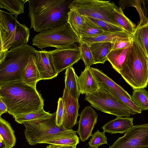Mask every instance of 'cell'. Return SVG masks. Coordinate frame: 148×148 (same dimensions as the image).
I'll return each mask as SVG.
<instances>
[{
	"instance_id": "obj_40",
	"label": "cell",
	"mask_w": 148,
	"mask_h": 148,
	"mask_svg": "<svg viewBox=\"0 0 148 148\" xmlns=\"http://www.w3.org/2000/svg\"><path fill=\"white\" fill-rule=\"evenodd\" d=\"M56 148H76V145L58 146L54 145Z\"/></svg>"
},
{
	"instance_id": "obj_3",
	"label": "cell",
	"mask_w": 148,
	"mask_h": 148,
	"mask_svg": "<svg viewBox=\"0 0 148 148\" xmlns=\"http://www.w3.org/2000/svg\"><path fill=\"white\" fill-rule=\"evenodd\" d=\"M119 74L133 90L148 85V56L133 40Z\"/></svg>"
},
{
	"instance_id": "obj_28",
	"label": "cell",
	"mask_w": 148,
	"mask_h": 148,
	"mask_svg": "<svg viewBox=\"0 0 148 148\" xmlns=\"http://www.w3.org/2000/svg\"><path fill=\"white\" fill-rule=\"evenodd\" d=\"M85 19V16L81 14L75 10L70 9L68 13L67 23L69 24L79 38L80 31Z\"/></svg>"
},
{
	"instance_id": "obj_13",
	"label": "cell",
	"mask_w": 148,
	"mask_h": 148,
	"mask_svg": "<svg viewBox=\"0 0 148 148\" xmlns=\"http://www.w3.org/2000/svg\"><path fill=\"white\" fill-rule=\"evenodd\" d=\"M77 133L83 142L87 140L92 135V132L97 123L98 115L91 106L85 108L79 115Z\"/></svg>"
},
{
	"instance_id": "obj_37",
	"label": "cell",
	"mask_w": 148,
	"mask_h": 148,
	"mask_svg": "<svg viewBox=\"0 0 148 148\" xmlns=\"http://www.w3.org/2000/svg\"><path fill=\"white\" fill-rule=\"evenodd\" d=\"M132 37L121 38L111 43V50L124 48L132 42Z\"/></svg>"
},
{
	"instance_id": "obj_39",
	"label": "cell",
	"mask_w": 148,
	"mask_h": 148,
	"mask_svg": "<svg viewBox=\"0 0 148 148\" xmlns=\"http://www.w3.org/2000/svg\"><path fill=\"white\" fill-rule=\"evenodd\" d=\"M8 112V109L5 104L0 98V116L3 114Z\"/></svg>"
},
{
	"instance_id": "obj_10",
	"label": "cell",
	"mask_w": 148,
	"mask_h": 148,
	"mask_svg": "<svg viewBox=\"0 0 148 148\" xmlns=\"http://www.w3.org/2000/svg\"><path fill=\"white\" fill-rule=\"evenodd\" d=\"M109 148H148V124L133 126Z\"/></svg>"
},
{
	"instance_id": "obj_32",
	"label": "cell",
	"mask_w": 148,
	"mask_h": 148,
	"mask_svg": "<svg viewBox=\"0 0 148 148\" xmlns=\"http://www.w3.org/2000/svg\"><path fill=\"white\" fill-rule=\"evenodd\" d=\"M100 86L106 91L114 95L118 99L124 103L130 110L135 112L136 114L141 113V110L136 106L132 100L127 98L123 95L120 94L103 83H99Z\"/></svg>"
},
{
	"instance_id": "obj_7",
	"label": "cell",
	"mask_w": 148,
	"mask_h": 148,
	"mask_svg": "<svg viewBox=\"0 0 148 148\" xmlns=\"http://www.w3.org/2000/svg\"><path fill=\"white\" fill-rule=\"evenodd\" d=\"M56 112L50 115L36 119L24 122L25 127L24 133L28 143L31 145L39 144L44 139L58 134L73 130L65 129L56 123Z\"/></svg>"
},
{
	"instance_id": "obj_11",
	"label": "cell",
	"mask_w": 148,
	"mask_h": 148,
	"mask_svg": "<svg viewBox=\"0 0 148 148\" xmlns=\"http://www.w3.org/2000/svg\"><path fill=\"white\" fill-rule=\"evenodd\" d=\"M51 54L56 70L58 74L72 66L81 59L79 47L58 48L49 51Z\"/></svg>"
},
{
	"instance_id": "obj_21",
	"label": "cell",
	"mask_w": 148,
	"mask_h": 148,
	"mask_svg": "<svg viewBox=\"0 0 148 148\" xmlns=\"http://www.w3.org/2000/svg\"><path fill=\"white\" fill-rule=\"evenodd\" d=\"M132 35L126 31L116 32H104L102 34L97 36L90 38L79 39L88 45L92 43L99 42L112 43L116 39L121 38L132 37Z\"/></svg>"
},
{
	"instance_id": "obj_20",
	"label": "cell",
	"mask_w": 148,
	"mask_h": 148,
	"mask_svg": "<svg viewBox=\"0 0 148 148\" xmlns=\"http://www.w3.org/2000/svg\"><path fill=\"white\" fill-rule=\"evenodd\" d=\"M36 55L30 56L22 75V79L25 82L35 87H36L37 83L41 80L40 73L35 63V56Z\"/></svg>"
},
{
	"instance_id": "obj_30",
	"label": "cell",
	"mask_w": 148,
	"mask_h": 148,
	"mask_svg": "<svg viewBox=\"0 0 148 148\" xmlns=\"http://www.w3.org/2000/svg\"><path fill=\"white\" fill-rule=\"evenodd\" d=\"M132 38L148 56V23L139 27H136Z\"/></svg>"
},
{
	"instance_id": "obj_14",
	"label": "cell",
	"mask_w": 148,
	"mask_h": 148,
	"mask_svg": "<svg viewBox=\"0 0 148 148\" xmlns=\"http://www.w3.org/2000/svg\"><path fill=\"white\" fill-rule=\"evenodd\" d=\"M35 59L41 80L52 79L58 75L49 51L45 50L38 51Z\"/></svg>"
},
{
	"instance_id": "obj_6",
	"label": "cell",
	"mask_w": 148,
	"mask_h": 148,
	"mask_svg": "<svg viewBox=\"0 0 148 148\" xmlns=\"http://www.w3.org/2000/svg\"><path fill=\"white\" fill-rule=\"evenodd\" d=\"M79 40V37L67 23L40 32L34 36L32 45L42 50L49 47L58 48L77 46L76 43Z\"/></svg>"
},
{
	"instance_id": "obj_9",
	"label": "cell",
	"mask_w": 148,
	"mask_h": 148,
	"mask_svg": "<svg viewBox=\"0 0 148 148\" xmlns=\"http://www.w3.org/2000/svg\"><path fill=\"white\" fill-rule=\"evenodd\" d=\"M116 7L110 1L98 0H75L69 5L70 9L75 10L84 16L121 27L116 22L113 14Z\"/></svg>"
},
{
	"instance_id": "obj_23",
	"label": "cell",
	"mask_w": 148,
	"mask_h": 148,
	"mask_svg": "<svg viewBox=\"0 0 148 148\" xmlns=\"http://www.w3.org/2000/svg\"><path fill=\"white\" fill-rule=\"evenodd\" d=\"M65 86L67 88L71 96L78 100L81 93L78 81V76L72 66L66 69L65 73Z\"/></svg>"
},
{
	"instance_id": "obj_17",
	"label": "cell",
	"mask_w": 148,
	"mask_h": 148,
	"mask_svg": "<svg viewBox=\"0 0 148 148\" xmlns=\"http://www.w3.org/2000/svg\"><path fill=\"white\" fill-rule=\"evenodd\" d=\"M118 3L122 9L130 7L136 8L140 17V22L136 27L148 23V0H120Z\"/></svg>"
},
{
	"instance_id": "obj_19",
	"label": "cell",
	"mask_w": 148,
	"mask_h": 148,
	"mask_svg": "<svg viewBox=\"0 0 148 148\" xmlns=\"http://www.w3.org/2000/svg\"><path fill=\"white\" fill-rule=\"evenodd\" d=\"M92 55L94 64H104L107 60V56L111 50V43L99 42L88 45Z\"/></svg>"
},
{
	"instance_id": "obj_1",
	"label": "cell",
	"mask_w": 148,
	"mask_h": 148,
	"mask_svg": "<svg viewBox=\"0 0 148 148\" xmlns=\"http://www.w3.org/2000/svg\"><path fill=\"white\" fill-rule=\"evenodd\" d=\"M0 98L6 105L8 113L15 118L43 108L44 101L36 87L23 80L0 85Z\"/></svg>"
},
{
	"instance_id": "obj_25",
	"label": "cell",
	"mask_w": 148,
	"mask_h": 148,
	"mask_svg": "<svg viewBox=\"0 0 148 148\" xmlns=\"http://www.w3.org/2000/svg\"><path fill=\"white\" fill-rule=\"evenodd\" d=\"M0 134L2 138L8 147L12 148L16 143V139L14 132L10 123L0 117Z\"/></svg>"
},
{
	"instance_id": "obj_34",
	"label": "cell",
	"mask_w": 148,
	"mask_h": 148,
	"mask_svg": "<svg viewBox=\"0 0 148 148\" xmlns=\"http://www.w3.org/2000/svg\"><path fill=\"white\" fill-rule=\"evenodd\" d=\"M51 114L42 108L38 111L30 112L17 117L15 121L19 124H23L25 121L43 118Z\"/></svg>"
},
{
	"instance_id": "obj_44",
	"label": "cell",
	"mask_w": 148,
	"mask_h": 148,
	"mask_svg": "<svg viewBox=\"0 0 148 148\" xmlns=\"http://www.w3.org/2000/svg\"><path fill=\"white\" fill-rule=\"evenodd\" d=\"M88 148H90V147H89Z\"/></svg>"
},
{
	"instance_id": "obj_16",
	"label": "cell",
	"mask_w": 148,
	"mask_h": 148,
	"mask_svg": "<svg viewBox=\"0 0 148 148\" xmlns=\"http://www.w3.org/2000/svg\"><path fill=\"white\" fill-rule=\"evenodd\" d=\"M78 81L82 94L91 93L97 91L100 88L99 83L92 73L90 67L85 68L78 76Z\"/></svg>"
},
{
	"instance_id": "obj_26",
	"label": "cell",
	"mask_w": 148,
	"mask_h": 148,
	"mask_svg": "<svg viewBox=\"0 0 148 148\" xmlns=\"http://www.w3.org/2000/svg\"><path fill=\"white\" fill-rule=\"evenodd\" d=\"M104 32L88 17L86 16L85 21L79 33V38L80 39L93 37L102 34Z\"/></svg>"
},
{
	"instance_id": "obj_38",
	"label": "cell",
	"mask_w": 148,
	"mask_h": 148,
	"mask_svg": "<svg viewBox=\"0 0 148 148\" xmlns=\"http://www.w3.org/2000/svg\"><path fill=\"white\" fill-rule=\"evenodd\" d=\"M56 112V123L57 126L60 127L62 124L64 116V105L62 98L59 99Z\"/></svg>"
},
{
	"instance_id": "obj_29",
	"label": "cell",
	"mask_w": 148,
	"mask_h": 148,
	"mask_svg": "<svg viewBox=\"0 0 148 148\" xmlns=\"http://www.w3.org/2000/svg\"><path fill=\"white\" fill-rule=\"evenodd\" d=\"M28 0H0V8L6 9L17 17L24 13V4Z\"/></svg>"
},
{
	"instance_id": "obj_5",
	"label": "cell",
	"mask_w": 148,
	"mask_h": 148,
	"mask_svg": "<svg viewBox=\"0 0 148 148\" xmlns=\"http://www.w3.org/2000/svg\"><path fill=\"white\" fill-rule=\"evenodd\" d=\"M17 17L10 13L0 10V52L27 44L30 35L29 29L20 23Z\"/></svg>"
},
{
	"instance_id": "obj_35",
	"label": "cell",
	"mask_w": 148,
	"mask_h": 148,
	"mask_svg": "<svg viewBox=\"0 0 148 148\" xmlns=\"http://www.w3.org/2000/svg\"><path fill=\"white\" fill-rule=\"evenodd\" d=\"M104 132H101L98 130L91 136L92 137L88 142L90 148H98L104 144H108L107 138Z\"/></svg>"
},
{
	"instance_id": "obj_31",
	"label": "cell",
	"mask_w": 148,
	"mask_h": 148,
	"mask_svg": "<svg viewBox=\"0 0 148 148\" xmlns=\"http://www.w3.org/2000/svg\"><path fill=\"white\" fill-rule=\"evenodd\" d=\"M131 98L134 104L142 111L148 109V91L144 88L134 89Z\"/></svg>"
},
{
	"instance_id": "obj_18",
	"label": "cell",
	"mask_w": 148,
	"mask_h": 148,
	"mask_svg": "<svg viewBox=\"0 0 148 148\" xmlns=\"http://www.w3.org/2000/svg\"><path fill=\"white\" fill-rule=\"evenodd\" d=\"M133 118L129 117H117L105 124L102 128L103 132L111 134L125 133L133 125Z\"/></svg>"
},
{
	"instance_id": "obj_22",
	"label": "cell",
	"mask_w": 148,
	"mask_h": 148,
	"mask_svg": "<svg viewBox=\"0 0 148 148\" xmlns=\"http://www.w3.org/2000/svg\"><path fill=\"white\" fill-rule=\"evenodd\" d=\"M90 69L93 75L99 83H101L105 84L129 99L132 100L131 96L127 91L101 71L92 67H90Z\"/></svg>"
},
{
	"instance_id": "obj_24",
	"label": "cell",
	"mask_w": 148,
	"mask_h": 148,
	"mask_svg": "<svg viewBox=\"0 0 148 148\" xmlns=\"http://www.w3.org/2000/svg\"><path fill=\"white\" fill-rule=\"evenodd\" d=\"M132 43L123 49L111 50L107 56L108 60L119 73L122 70V65Z\"/></svg>"
},
{
	"instance_id": "obj_4",
	"label": "cell",
	"mask_w": 148,
	"mask_h": 148,
	"mask_svg": "<svg viewBox=\"0 0 148 148\" xmlns=\"http://www.w3.org/2000/svg\"><path fill=\"white\" fill-rule=\"evenodd\" d=\"M38 51L27 44L12 48L5 52L0 61V85L12 81L22 80L23 70L31 56Z\"/></svg>"
},
{
	"instance_id": "obj_15",
	"label": "cell",
	"mask_w": 148,
	"mask_h": 148,
	"mask_svg": "<svg viewBox=\"0 0 148 148\" xmlns=\"http://www.w3.org/2000/svg\"><path fill=\"white\" fill-rule=\"evenodd\" d=\"M77 131L73 130L50 136L39 144L46 143L58 146L76 145L79 143Z\"/></svg>"
},
{
	"instance_id": "obj_12",
	"label": "cell",
	"mask_w": 148,
	"mask_h": 148,
	"mask_svg": "<svg viewBox=\"0 0 148 148\" xmlns=\"http://www.w3.org/2000/svg\"><path fill=\"white\" fill-rule=\"evenodd\" d=\"M62 98L64 105V118L62 125L65 129L71 130L77 123L80 105L78 100L71 96L66 86Z\"/></svg>"
},
{
	"instance_id": "obj_43",
	"label": "cell",
	"mask_w": 148,
	"mask_h": 148,
	"mask_svg": "<svg viewBox=\"0 0 148 148\" xmlns=\"http://www.w3.org/2000/svg\"><path fill=\"white\" fill-rule=\"evenodd\" d=\"M6 148H12L7 147H6Z\"/></svg>"
},
{
	"instance_id": "obj_33",
	"label": "cell",
	"mask_w": 148,
	"mask_h": 148,
	"mask_svg": "<svg viewBox=\"0 0 148 148\" xmlns=\"http://www.w3.org/2000/svg\"><path fill=\"white\" fill-rule=\"evenodd\" d=\"M79 43L81 59L84 62L85 68H90L94 64V61L90 47L86 43L80 40Z\"/></svg>"
},
{
	"instance_id": "obj_8",
	"label": "cell",
	"mask_w": 148,
	"mask_h": 148,
	"mask_svg": "<svg viewBox=\"0 0 148 148\" xmlns=\"http://www.w3.org/2000/svg\"><path fill=\"white\" fill-rule=\"evenodd\" d=\"M85 95V100L90 103L91 106L103 112L117 117H128L136 114L100 86L97 91Z\"/></svg>"
},
{
	"instance_id": "obj_41",
	"label": "cell",
	"mask_w": 148,
	"mask_h": 148,
	"mask_svg": "<svg viewBox=\"0 0 148 148\" xmlns=\"http://www.w3.org/2000/svg\"><path fill=\"white\" fill-rule=\"evenodd\" d=\"M0 148H6L7 147L3 139L0 138Z\"/></svg>"
},
{
	"instance_id": "obj_27",
	"label": "cell",
	"mask_w": 148,
	"mask_h": 148,
	"mask_svg": "<svg viewBox=\"0 0 148 148\" xmlns=\"http://www.w3.org/2000/svg\"><path fill=\"white\" fill-rule=\"evenodd\" d=\"M113 13L116 23L125 31L132 35L136 27V25L125 15L122 8L117 6Z\"/></svg>"
},
{
	"instance_id": "obj_42",
	"label": "cell",
	"mask_w": 148,
	"mask_h": 148,
	"mask_svg": "<svg viewBox=\"0 0 148 148\" xmlns=\"http://www.w3.org/2000/svg\"><path fill=\"white\" fill-rule=\"evenodd\" d=\"M46 148H56L54 145L50 144L47 146Z\"/></svg>"
},
{
	"instance_id": "obj_36",
	"label": "cell",
	"mask_w": 148,
	"mask_h": 148,
	"mask_svg": "<svg viewBox=\"0 0 148 148\" xmlns=\"http://www.w3.org/2000/svg\"><path fill=\"white\" fill-rule=\"evenodd\" d=\"M104 32H116L126 31L122 27L102 20L89 18Z\"/></svg>"
},
{
	"instance_id": "obj_2",
	"label": "cell",
	"mask_w": 148,
	"mask_h": 148,
	"mask_svg": "<svg viewBox=\"0 0 148 148\" xmlns=\"http://www.w3.org/2000/svg\"><path fill=\"white\" fill-rule=\"evenodd\" d=\"M68 0H28L31 25L37 32L45 31L67 23Z\"/></svg>"
}]
</instances>
